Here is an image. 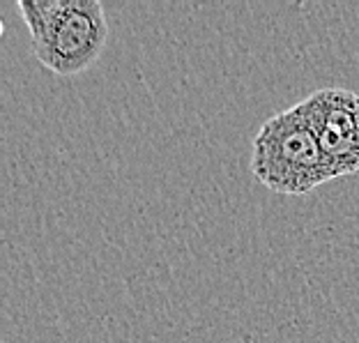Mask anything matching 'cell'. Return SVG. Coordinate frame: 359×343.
Here are the masks:
<instances>
[{
  "mask_svg": "<svg viewBox=\"0 0 359 343\" xmlns=\"http://www.w3.org/2000/svg\"><path fill=\"white\" fill-rule=\"evenodd\" d=\"M334 180L359 170V93L320 88L299 102Z\"/></svg>",
  "mask_w": 359,
  "mask_h": 343,
  "instance_id": "3",
  "label": "cell"
},
{
  "mask_svg": "<svg viewBox=\"0 0 359 343\" xmlns=\"http://www.w3.org/2000/svg\"><path fill=\"white\" fill-rule=\"evenodd\" d=\"M35 58L58 76L83 74L100 60L111 26L100 0H19Z\"/></svg>",
  "mask_w": 359,
  "mask_h": 343,
  "instance_id": "1",
  "label": "cell"
},
{
  "mask_svg": "<svg viewBox=\"0 0 359 343\" xmlns=\"http://www.w3.org/2000/svg\"><path fill=\"white\" fill-rule=\"evenodd\" d=\"M251 173L269 191L304 196L334 180L299 104L269 116L251 148Z\"/></svg>",
  "mask_w": 359,
  "mask_h": 343,
  "instance_id": "2",
  "label": "cell"
}]
</instances>
